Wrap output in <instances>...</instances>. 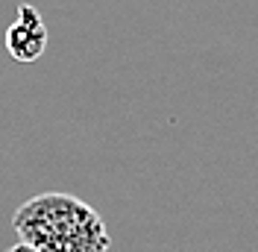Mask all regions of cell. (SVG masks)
Returning <instances> with one entry per match:
<instances>
[{"instance_id":"cell-1","label":"cell","mask_w":258,"mask_h":252,"mask_svg":"<svg viewBox=\"0 0 258 252\" xmlns=\"http://www.w3.org/2000/svg\"><path fill=\"white\" fill-rule=\"evenodd\" d=\"M21 243L38 252H109L106 220L74 194L47 191L30 197L12 217Z\"/></svg>"},{"instance_id":"cell-2","label":"cell","mask_w":258,"mask_h":252,"mask_svg":"<svg viewBox=\"0 0 258 252\" xmlns=\"http://www.w3.org/2000/svg\"><path fill=\"white\" fill-rule=\"evenodd\" d=\"M6 50L21 65H32L44 56V50H47V27H44V21H41L35 6H30V3L18 6L15 24L6 30Z\"/></svg>"},{"instance_id":"cell-3","label":"cell","mask_w":258,"mask_h":252,"mask_svg":"<svg viewBox=\"0 0 258 252\" xmlns=\"http://www.w3.org/2000/svg\"><path fill=\"white\" fill-rule=\"evenodd\" d=\"M6 252H38V249H32V246H27V243H15V246H9Z\"/></svg>"}]
</instances>
